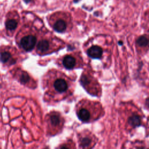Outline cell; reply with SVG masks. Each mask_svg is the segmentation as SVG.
<instances>
[{"instance_id":"1","label":"cell","mask_w":149,"mask_h":149,"mask_svg":"<svg viewBox=\"0 0 149 149\" xmlns=\"http://www.w3.org/2000/svg\"><path fill=\"white\" fill-rule=\"evenodd\" d=\"M74 84L63 72L54 69L49 70L42 77L45 97L56 102L70 96L74 91Z\"/></svg>"},{"instance_id":"2","label":"cell","mask_w":149,"mask_h":149,"mask_svg":"<svg viewBox=\"0 0 149 149\" xmlns=\"http://www.w3.org/2000/svg\"><path fill=\"white\" fill-rule=\"evenodd\" d=\"M75 111L78 118L84 123L94 122L102 116L104 113V108L100 102L86 98L78 102Z\"/></svg>"},{"instance_id":"3","label":"cell","mask_w":149,"mask_h":149,"mask_svg":"<svg viewBox=\"0 0 149 149\" xmlns=\"http://www.w3.org/2000/svg\"><path fill=\"white\" fill-rule=\"evenodd\" d=\"M65 46L64 42L52 35H43L37 40L35 46L36 53L45 55L57 51Z\"/></svg>"},{"instance_id":"4","label":"cell","mask_w":149,"mask_h":149,"mask_svg":"<svg viewBox=\"0 0 149 149\" xmlns=\"http://www.w3.org/2000/svg\"><path fill=\"white\" fill-rule=\"evenodd\" d=\"M80 82L83 88L90 94L100 97L101 94V87L97 79L93 74L90 69H85L80 77Z\"/></svg>"},{"instance_id":"5","label":"cell","mask_w":149,"mask_h":149,"mask_svg":"<svg viewBox=\"0 0 149 149\" xmlns=\"http://www.w3.org/2000/svg\"><path fill=\"white\" fill-rule=\"evenodd\" d=\"M46 129L47 134L54 136L60 133L64 125L65 119L61 113L57 111H52L45 116Z\"/></svg>"},{"instance_id":"6","label":"cell","mask_w":149,"mask_h":149,"mask_svg":"<svg viewBox=\"0 0 149 149\" xmlns=\"http://www.w3.org/2000/svg\"><path fill=\"white\" fill-rule=\"evenodd\" d=\"M84 49L87 55L92 59H102L104 58L108 59L107 56H109L110 49L107 47V44L104 42H94L93 40L88 41L84 46Z\"/></svg>"},{"instance_id":"7","label":"cell","mask_w":149,"mask_h":149,"mask_svg":"<svg viewBox=\"0 0 149 149\" xmlns=\"http://www.w3.org/2000/svg\"><path fill=\"white\" fill-rule=\"evenodd\" d=\"M57 61L59 66L68 70L80 68L83 65V58L80 52L67 54L60 57Z\"/></svg>"},{"instance_id":"8","label":"cell","mask_w":149,"mask_h":149,"mask_svg":"<svg viewBox=\"0 0 149 149\" xmlns=\"http://www.w3.org/2000/svg\"><path fill=\"white\" fill-rule=\"evenodd\" d=\"M37 33L32 30H27L20 33L17 37V43L19 47L26 52L31 51L36 45Z\"/></svg>"},{"instance_id":"9","label":"cell","mask_w":149,"mask_h":149,"mask_svg":"<svg viewBox=\"0 0 149 149\" xmlns=\"http://www.w3.org/2000/svg\"><path fill=\"white\" fill-rule=\"evenodd\" d=\"M125 125L127 130H132L139 126L142 122L143 116L139 109L136 108L133 109L130 108V112H127L125 115Z\"/></svg>"},{"instance_id":"10","label":"cell","mask_w":149,"mask_h":149,"mask_svg":"<svg viewBox=\"0 0 149 149\" xmlns=\"http://www.w3.org/2000/svg\"><path fill=\"white\" fill-rule=\"evenodd\" d=\"M79 145L82 148H93L97 143V139L96 137L91 132L85 130L77 135Z\"/></svg>"},{"instance_id":"11","label":"cell","mask_w":149,"mask_h":149,"mask_svg":"<svg viewBox=\"0 0 149 149\" xmlns=\"http://www.w3.org/2000/svg\"><path fill=\"white\" fill-rule=\"evenodd\" d=\"M53 29L58 33H65L69 29V23L64 18H57L51 22Z\"/></svg>"},{"instance_id":"12","label":"cell","mask_w":149,"mask_h":149,"mask_svg":"<svg viewBox=\"0 0 149 149\" xmlns=\"http://www.w3.org/2000/svg\"><path fill=\"white\" fill-rule=\"evenodd\" d=\"M0 61L4 64L12 65L16 62V59L14 56V52L12 49L5 48L0 51Z\"/></svg>"},{"instance_id":"13","label":"cell","mask_w":149,"mask_h":149,"mask_svg":"<svg viewBox=\"0 0 149 149\" xmlns=\"http://www.w3.org/2000/svg\"><path fill=\"white\" fill-rule=\"evenodd\" d=\"M18 26V22L15 19H8L5 22V27L9 31H13Z\"/></svg>"},{"instance_id":"14","label":"cell","mask_w":149,"mask_h":149,"mask_svg":"<svg viewBox=\"0 0 149 149\" xmlns=\"http://www.w3.org/2000/svg\"><path fill=\"white\" fill-rule=\"evenodd\" d=\"M18 76H19V80L22 84H27L30 83V81L31 80V79L27 72L21 70V72L19 73Z\"/></svg>"},{"instance_id":"15","label":"cell","mask_w":149,"mask_h":149,"mask_svg":"<svg viewBox=\"0 0 149 149\" xmlns=\"http://www.w3.org/2000/svg\"><path fill=\"white\" fill-rule=\"evenodd\" d=\"M136 45L137 47L140 49H144L146 48L147 49L148 47V38L146 36H140L136 41Z\"/></svg>"},{"instance_id":"16","label":"cell","mask_w":149,"mask_h":149,"mask_svg":"<svg viewBox=\"0 0 149 149\" xmlns=\"http://www.w3.org/2000/svg\"><path fill=\"white\" fill-rule=\"evenodd\" d=\"M26 3H29V2H30V1L31 0H23Z\"/></svg>"}]
</instances>
